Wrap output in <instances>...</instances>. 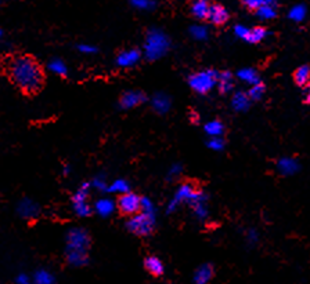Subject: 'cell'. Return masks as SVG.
Wrapping results in <instances>:
<instances>
[{"label":"cell","instance_id":"cell-1","mask_svg":"<svg viewBox=\"0 0 310 284\" xmlns=\"http://www.w3.org/2000/svg\"><path fill=\"white\" fill-rule=\"evenodd\" d=\"M9 75L15 86L25 93H36L43 86V72L38 62L28 55L14 57L9 62Z\"/></svg>","mask_w":310,"mask_h":284},{"label":"cell","instance_id":"cell-2","mask_svg":"<svg viewBox=\"0 0 310 284\" xmlns=\"http://www.w3.org/2000/svg\"><path fill=\"white\" fill-rule=\"evenodd\" d=\"M90 236L82 228H74L67 235V261L72 266H85L89 262L87 251Z\"/></svg>","mask_w":310,"mask_h":284},{"label":"cell","instance_id":"cell-3","mask_svg":"<svg viewBox=\"0 0 310 284\" xmlns=\"http://www.w3.org/2000/svg\"><path fill=\"white\" fill-rule=\"evenodd\" d=\"M169 44H171V42H169V38L165 32H162L161 29H151L147 34L146 44H144L146 57L150 61L159 60L166 54V51L169 50Z\"/></svg>","mask_w":310,"mask_h":284},{"label":"cell","instance_id":"cell-4","mask_svg":"<svg viewBox=\"0 0 310 284\" xmlns=\"http://www.w3.org/2000/svg\"><path fill=\"white\" fill-rule=\"evenodd\" d=\"M155 226V210H140L126 222V228L136 236H148Z\"/></svg>","mask_w":310,"mask_h":284},{"label":"cell","instance_id":"cell-5","mask_svg":"<svg viewBox=\"0 0 310 284\" xmlns=\"http://www.w3.org/2000/svg\"><path fill=\"white\" fill-rule=\"evenodd\" d=\"M218 71H202L197 72L194 75L190 76L188 79V84L194 91L200 93V94H206L209 93L216 86L218 81Z\"/></svg>","mask_w":310,"mask_h":284},{"label":"cell","instance_id":"cell-6","mask_svg":"<svg viewBox=\"0 0 310 284\" xmlns=\"http://www.w3.org/2000/svg\"><path fill=\"white\" fill-rule=\"evenodd\" d=\"M200 192H201V190H197L196 188H194V186H193V185H190V184L181 185L180 188L177 189L176 194L173 196V199L169 202V204H168V211H169V213H173V211H176L177 207H179L181 203H188V204H190L191 200L196 199Z\"/></svg>","mask_w":310,"mask_h":284},{"label":"cell","instance_id":"cell-7","mask_svg":"<svg viewBox=\"0 0 310 284\" xmlns=\"http://www.w3.org/2000/svg\"><path fill=\"white\" fill-rule=\"evenodd\" d=\"M89 189H90V182H83L77 193L72 197V206H74V210L79 217H89L91 214L90 206L87 204Z\"/></svg>","mask_w":310,"mask_h":284},{"label":"cell","instance_id":"cell-8","mask_svg":"<svg viewBox=\"0 0 310 284\" xmlns=\"http://www.w3.org/2000/svg\"><path fill=\"white\" fill-rule=\"evenodd\" d=\"M140 204H141V197H138L136 193H132L130 190L121 194L118 199V209L121 210V213L126 215H133L138 213Z\"/></svg>","mask_w":310,"mask_h":284},{"label":"cell","instance_id":"cell-9","mask_svg":"<svg viewBox=\"0 0 310 284\" xmlns=\"http://www.w3.org/2000/svg\"><path fill=\"white\" fill-rule=\"evenodd\" d=\"M146 101V95L141 91H126L120 100V105L122 109L136 108L137 105L143 104Z\"/></svg>","mask_w":310,"mask_h":284},{"label":"cell","instance_id":"cell-10","mask_svg":"<svg viewBox=\"0 0 310 284\" xmlns=\"http://www.w3.org/2000/svg\"><path fill=\"white\" fill-rule=\"evenodd\" d=\"M17 211H18L19 217L25 218V219H34L39 215L40 209H39V206L35 203L34 200L24 199L18 203Z\"/></svg>","mask_w":310,"mask_h":284},{"label":"cell","instance_id":"cell-11","mask_svg":"<svg viewBox=\"0 0 310 284\" xmlns=\"http://www.w3.org/2000/svg\"><path fill=\"white\" fill-rule=\"evenodd\" d=\"M206 202H208V196L204 192H200L196 199H193L190 202L191 209H193L198 219H205L208 217V204H206Z\"/></svg>","mask_w":310,"mask_h":284},{"label":"cell","instance_id":"cell-12","mask_svg":"<svg viewBox=\"0 0 310 284\" xmlns=\"http://www.w3.org/2000/svg\"><path fill=\"white\" fill-rule=\"evenodd\" d=\"M141 58V54L138 50L136 48H130V50H125L118 55L116 58V64L120 65L121 68H129L134 67Z\"/></svg>","mask_w":310,"mask_h":284},{"label":"cell","instance_id":"cell-13","mask_svg":"<svg viewBox=\"0 0 310 284\" xmlns=\"http://www.w3.org/2000/svg\"><path fill=\"white\" fill-rule=\"evenodd\" d=\"M206 18L209 19L212 24L223 25L229 19V13H227V10L224 9L223 6L212 5L209 6V11H208Z\"/></svg>","mask_w":310,"mask_h":284},{"label":"cell","instance_id":"cell-14","mask_svg":"<svg viewBox=\"0 0 310 284\" xmlns=\"http://www.w3.org/2000/svg\"><path fill=\"white\" fill-rule=\"evenodd\" d=\"M151 104H153L154 110L159 115H165L166 112H169V109H171V98H169V95L163 94V93H158L153 97V101H151Z\"/></svg>","mask_w":310,"mask_h":284},{"label":"cell","instance_id":"cell-15","mask_svg":"<svg viewBox=\"0 0 310 284\" xmlns=\"http://www.w3.org/2000/svg\"><path fill=\"white\" fill-rule=\"evenodd\" d=\"M277 168L282 176H294L299 170V163L292 157H281L277 163Z\"/></svg>","mask_w":310,"mask_h":284},{"label":"cell","instance_id":"cell-16","mask_svg":"<svg viewBox=\"0 0 310 284\" xmlns=\"http://www.w3.org/2000/svg\"><path fill=\"white\" fill-rule=\"evenodd\" d=\"M144 266L146 269L151 273L153 276L158 277V276H162L165 272V266H163L162 261L157 258V257H147L144 261Z\"/></svg>","mask_w":310,"mask_h":284},{"label":"cell","instance_id":"cell-17","mask_svg":"<svg viewBox=\"0 0 310 284\" xmlns=\"http://www.w3.org/2000/svg\"><path fill=\"white\" fill-rule=\"evenodd\" d=\"M208 0H191V13L198 19H205L209 11Z\"/></svg>","mask_w":310,"mask_h":284},{"label":"cell","instance_id":"cell-18","mask_svg":"<svg viewBox=\"0 0 310 284\" xmlns=\"http://www.w3.org/2000/svg\"><path fill=\"white\" fill-rule=\"evenodd\" d=\"M213 277V268L209 264L200 266L194 273V281L197 284H206L209 283L210 280Z\"/></svg>","mask_w":310,"mask_h":284},{"label":"cell","instance_id":"cell-19","mask_svg":"<svg viewBox=\"0 0 310 284\" xmlns=\"http://www.w3.org/2000/svg\"><path fill=\"white\" fill-rule=\"evenodd\" d=\"M216 86H218V89H219L220 93H229V91L233 90V76L231 73L227 71L224 72H219L218 73V81H216Z\"/></svg>","mask_w":310,"mask_h":284},{"label":"cell","instance_id":"cell-20","mask_svg":"<svg viewBox=\"0 0 310 284\" xmlns=\"http://www.w3.org/2000/svg\"><path fill=\"white\" fill-rule=\"evenodd\" d=\"M231 105H233V108L235 109L237 112H245V110L249 108V105H251V98H249L247 93L237 91V93L233 95Z\"/></svg>","mask_w":310,"mask_h":284},{"label":"cell","instance_id":"cell-21","mask_svg":"<svg viewBox=\"0 0 310 284\" xmlns=\"http://www.w3.org/2000/svg\"><path fill=\"white\" fill-rule=\"evenodd\" d=\"M115 204L112 200L110 199H100L96 203V211L101 217H110L111 214L114 213Z\"/></svg>","mask_w":310,"mask_h":284},{"label":"cell","instance_id":"cell-22","mask_svg":"<svg viewBox=\"0 0 310 284\" xmlns=\"http://www.w3.org/2000/svg\"><path fill=\"white\" fill-rule=\"evenodd\" d=\"M237 77H239L240 80L245 81V83H248V84H255V83H259V75L258 72L253 71L251 68H244L241 71L237 72Z\"/></svg>","mask_w":310,"mask_h":284},{"label":"cell","instance_id":"cell-23","mask_svg":"<svg viewBox=\"0 0 310 284\" xmlns=\"http://www.w3.org/2000/svg\"><path fill=\"white\" fill-rule=\"evenodd\" d=\"M266 38V31L260 26H256V28L248 29V34L245 36V42L251 43V44H258L263 40V39Z\"/></svg>","mask_w":310,"mask_h":284},{"label":"cell","instance_id":"cell-24","mask_svg":"<svg viewBox=\"0 0 310 284\" xmlns=\"http://www.w3.org/2000/svg\"><path fill=\"white\" fill-rule=\"evenodd\" d=\"M255 11H256V15H258L259 18L265 19V21L273 19L277 15L276 6L274 5H263L259 9L255 10Z\"/></svg>","mask_w":310,"mask_h":284},{"label":"cell","instance_id":"cell-25","mask_svg":"<svg viewBox=\"0 0 310 284\" xmlns=\"http://www.w3.org/2000/svg\"><path fill=\"white\" fill-rule=\"evenodd\" d=\"M205 133L209 135V137H218V135H222L224 131V126L222 122L219 120H212V122H208L205 124Z\"/></svg>","mask_w":310,"mask_h":284},{"label":"cell","instance_id":"cell-26","mask_svg":"<svg viewBox=\"0 0 310 284\" xmlns=\"http://www.w3.org/2000/svg\"><path fill=\"white\" fill-rule=\"evenodd\" d=\"M306 14H307V9H306L305 5H296L294 6L291 10H290V13H288V17L292 21H295V22H302L303 19L306 18Z\"/></svg>","mask_w":310,"mask_h":284},{"label":"cell","instance_id":"cell-27","mask_svg":"<svg viewBox=\"0 0 310 284\" xmlns=\"http://www.w3.org/2000/svg\"><path fill=\"white\" fill-rule=\"evenodd\" d=\"M294 80L299 87L307 84L309 81V67L307 65H302L295 71L294 73Z\"/></svg>","mask_w":310,"mask_h":284},{"label":"cell","instance_id":"cell-28","mask_svg":"<svg viewBox=\"0 0 310 284\" xmlns=\"http://www.w3.org/2000/svg\"><path fill=\"white\" fill-rule=\"evenodd\" d=\"M107 190H110L112 193H125V192H129L130 190V185L126 180H116L114 181L112 184L107 188Z\"/></svg>","mask_w":310,"mask_h":284},{"label":"cell","instance_id":"cell-29","mask_svg":"<svg viewBox=\"0 0 310 284\" xmlns=\"http://www.w3.org/2000/svg\"><path fill=\"white\" fill-rule=\"evenodd\" d=\"M49 69L53 72V73H56L58 76H65L68 73V68L67 65L61 61V60H52V61L49 62Z\"/></svg>","mask_w":310,"mask_h":284},{"label":"cell","instance_id":"cell-30","mask_svg":"<svg viewBox=\"0 0 310 284\" xmlns=\"http://www.w3.org/2000/svg\"><path fill=\"white\" fill-rule=\"evenodd\" d=\"M248 97L251 98V101H259L265 95V86L259 81V83H255V84L251 86V90L247 93Z\"/></svg>","mask_w":310,"mask_h":284},{"label":"cell","instance_id":"cell-31","mask_svg":"<svg viewBox=\"0 0 310 284\" xmlns=\"http://www.w3.org/2000/svg\"><path fill=\"white\" fill-rule=\"evenodd\" d=\"M35 283L38 284H52L54 283V277H53V275L50 273V272H47V270L44 269H40L38 270L36 273H35Z\"/></svg>","mask_w":310,"mask_h":284},{"label":"cell","instance_id":"cell-32","mask_svg":"<svg viewBox=\"0 0 310 284\" xmlns=\"http://www.w3.org/2000/svg\"><path fill=\"white\" fill-rule=\"evenodd\" d=\"M190 34L196 40H205V39H208V29L204 25H194V26H191Z\"/></svg>","mask_w":310,"mask_h":284},{"label":"cell","instance_id":"cell-33","mask_svg":"<svg viewBox=\"0 0 310 284\" xmlns=\"http://www.w3.org/2000/svg\"><path fill=\"white\" fill-rule=\"evenodd\" d=\"M244 6L249 10H256L263 5H276V0H243Z\"/></svg>","mask_w":310,"mask_h":284},{"label":"cell","instance_id":"cell-34","mask_svg":"<svg viewBox=\"0 0 310 284\" xmlns=\"http://www.w3.org/2000/svg\"><path fill=\"white\" fill-rule=\"evenodd\" d=\"M208 147L212 149V151H222L224 148V141L223 138L218 135V137H210V139L208 141Z\"/></svg>","mask_w":310,"mask_h":284},{"label":"cell","instance_id":"cell-35","mask_svg":"<svg viewBox=\"0 0 310 284\" xmlns=\"http://www.w3.org/2000/svg\"><path fill=\"white\" fill-rule=\"evenodd\" d=\"M132 5L137 9L150 10L154 7V2L153 0H132Z\"/></svg>","mask_w":310,"mask_h":284},{"label":"cell","instance_id":"cell-36","mask_svg":"<svg viewBox=\"0 0 310 284\" xmlns=\"http://www.w3.org/2000/svg\"><path fill=\"white\" fill-rule=\"evenodd\" d=\"M90 186H94L97 190H107V188H108L107 184H105L104 178H100V177H99V178H94L93 182L90 184Z\"/></svg>","mask_w":310,"mask_h":284},{"label":"cell","instance_id":"cell-37","mask_svg":"<svg viewBox=\"0 0 310 284\" xmlns=\"http://www.w3.org/2000/svg\"><path fill=\"white\" fill-rule=\"evenodd\" d=\"M234 34L237 35L240 39H245L247 34H248V28H245L244 25H235L234 28Z\"/></svg>","mask_w":310,"mask_h":284},{"label":"cell","instance_id":"cell-38","mask_svg":"<svg viewBox=\"0 0 310 284\" xmlns=\"http://www.w3.org/2000/svg\"><path fill=\"white\" fill-rule=\"evenodd\" d=\"M79 51L83 52V54H96L97 48L94 46H90V44H81L79 46Z\"/></svg>","mask_w":310,"mask_h":284},{"label":"cell","instance_id":"cell-39","mask_svg":"<svg viewBox=\"0 0 310 284\" xmlns=\"http://www.w3.org/2000/svg\"><path fill=\"white\" fill-rule=\"evenodd\" d=\"M180 171H181V167L179 166V164H175V166L171 167V170L168 173V177H169V178H175V177H177L180 174Z\"/></svg>","mask_w":310,"mask_h":284},{"label":"cell","instance_id":"cell-40","mask_svg":"<svg viewBox=\"0 0 310 284\" xmlns=\"http://www.w3.org/2000/svg\"><path fill=\"white\" fill-rule=\"evenodd\" d=\"M248 242L251 243V244H255V243L258 242V233H256V231H253V229H251L248 232Z\"/></svg>","mask_w":310,"mask_h":284},{"label":"cell","instance_id":"cell-41","mask_svg":"<svg viewBox=\"0 0 310 284\" xmlns=\"http://www.w3.org/2000/svg\"><path fill=\"white\" fill-rule=\"evenodd\" d=\"M18 284H28L29 283V279L27 275H19L18 277H17V280H15Z\"/></svg>","mask_w":310,"mask_h":284},{"label":"cell","instance_id":"cell-42","mask_svg":"<svg viewBox=\"0 0 310 284\" xmlns=\"http://www.w3.org/2000/svg\"><path fill=\"white\" fill-rule=\"evenodd\" d=\"M64 174H69V167H65V168H64Z\"/></svg>","mask_w":310,"mask_h":284},{"label":"cell","instance_id":"cell-43","mask_svg":"<svg viewBox=\"0 0 310 284\" xmlns=\"http://www.w3.org/2000/svg\"><path fill=\"white\" fill-rule=\"evenodd\" d=\"M0 35H2V31H0Z\"/></svg>","mask_w":310,"mask_h":284}]
</instances>
